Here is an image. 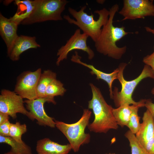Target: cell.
I'll return each instance as SVG.
<instances>
[{"label":"cell","instance_id":"1","mask_svg":"<svg viewBox=\"0 0 154 154\" xmlns=\"http://www.w3.org/2000/svg\"><path fill=\"white\" fill-rule=\"evenodd\" d=\"M119 9L117 4L110 9L108 20L102 27L99 37L94 42L98 52L116 60L121 59L127 49L125 46L119 47L117 46L116 43L127 34L132 33L126 32L124 26L118 27L113 25L114 18Z\"/></svg>","mask_w":154,"mask_h":154},{"label":"cell","instance_id":"2","mask_svg":"<svg viewBox=\"0 0 154 154\" xmlns=\"http://www.w3.org/2000/svg\"><path fill=\"white\" fill-rule=\"evenodd\" d=\"M90 85L92 97L88 101V108L92 110L94 118L88 125V129L95 133H104L111 129H117L118 126L113 114V108L106 102L99 88L92 83Z\"/></svg>","mask_w":154,"mask_h":154},{"label":"cell","instance_id":"3","mask_svg":"<svg viewBox=\"0 0 154 154\" xmlns=\"http://www.w3.org/2000/svg\"><path fill=\"white\" fill-rule=\"evenodd\" d=\"M86 8V6L84 5L77 11L69 7L68 11L75 20L71 18L68 15H64L63 18L69 23L77 26L82 31L83 33L90 37L95 42L100 34L102 27L108 20L109 11L105 8L95 11L94 13L99 15L98 19L95 20L93 14L91 13L90 15H89L85 12Z\"/></svg>","mask_w":154,"mask_h":154},{"label":"cell","instance_id":"4","mask_svg":"<svg viewBox=\"0 0 154 154\" xmlns=\"http://www.w3.org/2000/svg\"><path fill=\"white\" fill-rule=\"evenodd\" d=\"M127 64L126 63H120L118 66L119 71L117 79L120 82L121 88L120 91L115 87L113 91V97L116 106L117 108L125 105L136 104L139 102H136L132 98L133 92L138 84L143 79L147 78L154 79V73L151 67L145 64L140 75L130 81L125 80L123 72Z\"/></svg>","mask_w":154,"mask_h":154},{"label":"cell","instance_id":"5","mask_svg":"<svg viewBox=\"0 0 154 154\" xmlns=\"http://www.w3.org/2000/svg\"><path fill=\"white\" fill-rule=\"evenodd\" d=\"M92 113L88 109H84L80 119L73 123L55 120L56 127L66 137L75 152L79 150L81 146L88 144L90 141V135L85 133V130L89 124Z\"/></svg>","mask_w":154,"mask_h":154},{"label":"cell","instance_id":"6","mask_svg":"<svg viewBox=\"0 0 154 154\" xmlns=\"http://www.w3.org/2000/svg\"><path fill=\"white\" fill-rule=\"evenodd\" d=\"M31 13L21 24L29 25L48 21L63 19L61 14L68 3L66 0H34Z\"/></svg>","mask_w":154,"mask_h":154},{"label":"cell","instance_id":"7","mask_svg":"<svg viewBox=\"0 0 154 154\" xmlns=\"http://www.w3.org/2000/svg\"><path fill=\"white\" fill-rule=\"evenodd\" d=\"M41 73L40 68L34 71L23 72L17 78L14 91L23 99L31 100L38 98L37 86Z\"/></svg>","mask_w":154,"mask_h":154},{"label":"cell","instance_id":"8","mask_svg":"<svg viewBox=\"0 0 154 154\" xmlns=\"http://www.w3.org/2000/svg\"><path fill=\"white\" fill-rule=\"evenodd\" d=\"M123 2V7L118 12L123 17L121 21L154 17L153 0H124Z\"/></svg>","mask_w":154,"mask_h":154},{"label":"cell","instance_id":"9","mask_svg":"<svg viewBox=\"0 0 154 154\" xmlns=\"http://www.w3.org/2000/svg\"><path fill=\"white\" fill-rule=\"evenodd\" d=\"M88 37L86 34L81 33L79 29L76 30L66 44L58 50L57 53L58 57L56 62V65L59 66L60 62L67 58L68 53L75 50H81L86 52L88 59H92L94 56V53L87 45V41Z\"/></svg>","mask_w":154,"mask_h":154},{"label":"cell","instance_id":"10","mask_svg":"<svg viewBox=\"0 0 154 154\" xmlns=\"http://www.w3.org/2000/svg\"><path fill=\"white\" fill-rule=\"evenodd\" d=\"M23 98L14 91L3 89L0 95V112L8 114L13 119L19 113L28 117L29 112L24 106Z\"/></svg>","mask_w":154,"mask_h":154},{"label":"cell","instance_id":"11","mask_svg":"<svg viewBox=\"0 0 154 154\" xmlns=\"http://www.w3.org/2000/svg\"><path fill=\"white\" fill-rule=\"evenodd\" d=\"M46 102L48 103L46 98L25 100L24 102L29 112L28 117L32 121L36 120L40 125L54 128L56 125L54 118L48 116L45 111L44 105Z\"/></svg>","mask_w":154,"mask_h":154},{"label":"cell","instance_id":"12","mask_svg":"<svg viewBox=\"0 0 154 154\" xmlns=\"http://www.w3.org/2000/svg\"><path fill=\"white\" fill-rule=\"evenodd\" d=\"M35 37L21 35L18 36L10 48L7 50V54L12 61H15L20 59L21 54L31 48L40 47V45L36 40Z\"/></svg>","mask_w":154,"mask_h":154},{"label":"cell","instance_id":"13","mask_svg":"<svg viewBox=\"0 0 154 154\" xmlns=\"http://www.w3.org/2000/svg\"><path fill=\"white\" fill-rule=\"evenodd\" d=\"M81 57L78 55V52L76 51L75 54H73L72 56L71 60L73 62L80 64L89 68L91 70L90 71L91 74L92 75H95L96 76V79H101L106 82L108 85L110 97L112 99V84L115 80L117 79L119 71V68L118 67L116 68L112 73H107L97 69L92 65L82 62L81 61Z\"/></svg>","mask_w":154,"mask_h":154},{"label":"cell","instance_id":"14","mask_svg":"<svg viewBox=\"0 0 154 154\" xmlns=\"http://www.w3.org/2000/svg\"><path fill=\"white\" fill-rule=\"evenodd\" d=\"M36 149L37 154H68L72 148L69 143L61 145L45 138L37 141Z\"/></svg>","mask_w":154,"mask_h":154},{"label":"cell","instance_id":"15","mask_svg":"<svg viewBox=\"0 0 154 154\" xmlns=\"http://www.w3.org/2000/svg\"><path fill=\"white\" fill-rule=\"evenodd\" d=\"M19 25L10 18L8 19L0 13V35L9 49L18 36Z\"/></svg>","mask_w":154,"mask_h":154},{"label":"cell","instance_id":"16","mask_svg":"<svg viewBox=\"0 0 154 154\" xmlns=\"http://www.w3.org/2000/svg\"><path fill=\"white\" fill-rule=\"evenodd\" d=\"M140 129L135 136L140 144L143 147L154 136V123L151 114L147 109L143 114Z\"/></svg>","mask_w":154,"mask_h":154},{"label":"cell","instance_id":"17","mask_svg":"<svg viewBox=\"0 0 154 154\" xmlns=\"http://www.w3.org/2000/svg\"><path fill=\"white\" fill-rule=\"evenodd\" d=\"M15 3L18 6L16 13L10 17L19 25L27 18L32 13L34 8V0H15Z\"/></svg>","mask_w":154,"mask_h":154},{"label":"cell","instance_id":"18","mask_svg":"<svg viewBox=\"0 0 154 154\" xmlns=\"http://www.w3.org/2000/svg\"><path fill=\"white\" fill-rule=\"evenodd\" d=\"M136 104H133L131 106L123 105L116 108H113V114L118 125L122 127L127 126L131 114L135 105Z\"/></svg>","mask_w":154,"mask_h":154},{"label":"cell","instance_id":"19","mask_svg":"<svg viewBox=\"0 0 154 154\" xmlns=\"http://www.w3.org/2000/svg\"><path fill=\"white\" fill-rule=\"evenodd\" d=\"M56 73L50 70H44L41 74L39 79L37 88L38 98H45L47 87L53 80L56 79Z\"/></svg>","mask_w":154,"mask_h":154},{"label":"cell","instance_id":"20","mask_svg":"<svg viewBox=\"0 0 154 154\" xmlns=\"http://www.w3.org/2000/svg\"><path fill=\"white\" fill-rule=\"evenodd\" d=\"M63 84L56 79L53 80L48 85L46 91V97L48 103L56 104L54 98L56 96H63L66 91Z\"/></svg>","mask_w":154,"mask_h":154},{"label":"cell","instance_id":"21","mask_svg":"<svg viewBox=\"0 0 154 154\" xmlns=\"http://www.w3.org/2000/svg\"><path fill=\"white\" fill-rule=\"evenodd\" d=\"M0 142L10 145L11 150L14 152L20 154H33L31 148L25 142L19 143L10 137L0 135Z\"/></svg>","mask_w":154,"mask_h":154},{"label":"cell","instance_id":"22","mask_svg":"<svg viewBox=\"0 0 154 154\" xmlns=\"http://www.w3.org/2000/svg\"><path fill=\"white\" fill-rule=\"evenodd\" d=\"M146 99H141L139 103L135 105L130 115L128 123L127 126L133 134H136L140 128L141 123L139 122L140 117L138 116V111L139 109L145 107Z\"/></svg>","mask_w":154,"mask_h":154},{"label":"cell","instance_id":"23","mask_svg":"<svg viewBox=\"0 0 154 154\" xmlns=\"http://www.w3.org/2000/svg\"><path fill=\"white\" fill-rule=\"evenodd\" d=\"M27 129L25 123L21 124L19 122L15 123H11L10 129V137L17 141L24 143L22 139V135L26 133Z\"/></svg>","mask_w":154,"mask_h":154},{"label":"cell","instance_id":"24","mask_svg":"<svg viewBox=\"0 0 154 154\" xmlns=\"http://www.w3.org/2000/svg\"><path fill=\"white\" fill-rule=\"evenodd\" d=\"M125 135L129 140L131 148V154H149L140 144L135 134L129 130L125 133Z\"/></svg>","mask_w":154,"mask_h":154},{"label":"cell","instance_id":"25","mask_svg":"<svg viewBox=\"0 0 154 154\" xmlns=\"http://www.w3.org/2000/svg\"><path fill=\"white\" fill-rule=\"evenodd\" d=\"M11 123L9 120L0 124V135L10 137Z\"/></svg>","mask_w":154,"mask_h":154},{"label":"cell","instance_id":"26","mask_svg":"<svg viewBox=\"0 0 154 154\" xmlns=\"http://www.w3.org/2000/svg\"><path fill=\"white\" fill-rule=\"evenodd\" d=\"M153 49L154 50V46ZM143 62L145 64L150 66L154 73V51L151 54L145 56L143 58Z\"/></svg>","mask_w":154,"mask_h":154},{"label":"cell","instance_id":"27","mask_svg":"<svg viewBox=\"0 0 154 154\" xmlns=\"http://www.w3.org/2000/svg\"><path fill=\"white\" fill-rule=\"evenodd\" d=\"M149 154H154V136L150 139L143 147Z\"/></svg>","mask_w":154,"mask_h":154},{"label":"cell","instance_id":"28","mask_svg":"<svg viewBox=\"0 0 154 154\" xmlns=\"http://www.w3.org/2000/svg\"><path fill=\"white\" fill-rule=\"evenodd\" d=\"M145 107L151 114L154 123V103L152 102L150 99H146Z\"/></svg>","mask_w":154,"mask_h":154},{"label":"cell","instance_id":"29","mask_svg":"<svg viewBox=\"0 0 154 154\" xmlns=\"http://www.w3.org/2000/svg\"><path fill=\"white\" fill-rule=\"evenodd\" d=\"M9 116L7 114L0 112V124L9 120Z\"/></svg>","mask_w":154,"mask_h":154},{"label":"cell","instance_id":"30","mask_svg":"<svg viewBox=\"0 0 154 154\" xmlns=\"http://www.w3.org/2000/svg\"><path fill=\"white\" fill-rule=\"evenodd\" d=\"M145 29L147 32L154 35V28L152 29L149 27H145Z\"/></svg>","mask_w":154,"mask_h":154},{"label":"cell","instance_id":"31","mask_svg":"<svg viewBox=\"0 0 154 154\" xmlns=\"http://www.w3.org/2000/svg\"><path fill=\"white\" fill-rule=\"evenodd\" d=\"M3 154H20L14 152L11 150Z\"/></svg>","mask_w":154,"mask_h":154},{"label":"cell","instance_id":"32","mask_svg":"<svg viewBox=\"0 0 154 154\" xmlns=\"http://www.w3.org/2000/svg\"><path fill=\"white\" fill-rule=\"evenodd\" d=\"M151 93L154 95V87L152 88L151 91Z\"/></svg>","mask_w":154,"mask_h":154},{"label":"cell","instance_id":"33","mask_svg":"<svg viewBox=\"0 0 154 154\" xmlns=\"http://www.w3.org/2000/svg\"><path fill=\"white\" fill-rule=\"evenodd\" d=\"M115 154V153H110L109 154Z\"/></svg>","mask_w":154,"mask_h":154}]
</instances>
